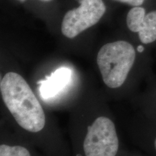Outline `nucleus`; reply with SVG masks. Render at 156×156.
Listing matches in <instances>:
<instances>
[{"label":"nucleus","mask_w":156,"mask_h":156,"mask_svg":"<svg viewBox=\"0 0 156 156\" xmlns=\"http://www.w3.org/2000/svg\"><path fill=\"white\" fill-rule=\"evenodd\" d=\"M3 102L21 128L37 133L46 125V115L30 85L22 75L14 72L6 73L0 83Z\"/></svg>","instance_id":"nucleus-1"},{"label":"nucleus","mask_w":156,"mask_h":156,"mask_svg":"<svg viewBox=\"0 0 156 156\" xmlns=\"http://www.w3.org/2000/svg\"><path fill=\"white\" fill-rule=\"evenodd\" d=\"M135 58V49L127 41H117L103 45L98 53L96 62L105 85L112 89L122 87Z\"/></svg>","instance_id":"nucleus-2"},{"label":"nucleus","mask_w":156,"mask_h":156,"mask_svg":"<svg viewBox=\"0 0 156 156\" xmlns=\"http://www.w3.org/2000/svg\"><path fill=\"white\" fill-rule=\"evenodd\" d=\"M119 146L116 126L110 118L98 116L87 126L83 141L85 156H116Z\"/></svg>","instance_id":"nucleus-3"},{"label":"nucleus","mask_w":156,"mask_h":156,"mask_svg":"<svg viewBox=\"0 0 156 156\" xmlns=\"http://www.w3.org/2000/svg\"><path fill=\"white\" fill-rule=\"evenodd\" d=\"M78 8L68 11L62 23V33L74 38L96 24L104 15L106 6L102 0H82Z\"/></svg>","instance_id":"nucleus-4"},{"label":"nucleus","mask_w":156,"mask_h":156,"mask_svg":"<svg viewBox=\"0 0 156 156\" xmlns=\"http://www.w3.org/2000/svg\"><path fill=\"white\" fill-rule=\"evenodd\" d=\"M126 25L134 33H138L142 44H151L156 41V10L145 14V9L134 7L128 12Z\"/></svg>","instance_id":"nucleus-5"},{"label":"nucleus","mask_w":156,"mask_h":156,"mask_svg":"<svg viewBox=\"0 0 156 156\" xmlns=\"http://www.w3.org/2000/svg\"><path fill=\"white\" fill-rule=\"evenodd\" d=\"M72 72L67 67L56 69L47 80L41 83L40 94L43 98L48 99L57 95L67 86L71 80Z\"/></svg>","instance_id":"nucleus-6"},{"label":"nucleus","mask_w":156,"mask_h":156,"mask_svg":"<svg viewBox=\"0 0 156 156\" xmlns=\"http://www.w3.org/2000/svg\"><path fill=\"white\" fill-rule=\"evenodd\" d=\"M0 156H31L30 152L20 145H9L2 144L0 145Z\"/></svg>","instance_id":"nucleus-7"},{"label":"nucleus","mask_w":156,"mask_h":156,"mask_svg":"<svg viewBox=\"0 0 156 156\" xmlns=\"http://www.w3.org/2000/svg\"><path fill=\"white\" fill-rule=\"evenodd\" d=\"M117 1L128 4V5L134 6V7H138V6L142 5L145 0H117Z\"/></svg>","instance_id":"nucleus-8"},{"label":"nucleus","mask_w":156,"mask_h":156,"mask_svg":"<svg viewBox=\"0 0 156 156\" xmlns=\"http://www.w3.org/2000/svg\"><path fill=\"white\" fill-rule=\"evenodd\" d=\"M137 50L139 52H142L143 51V47L142 46H139V47L137 48Z\"/></svg>","instance_id":"nucleus-9"},{"label":"nucleus","mask_w":156,"mask_h":156,"mask_svg":"<svg viewBox=\"0 0 156 156\" xmlns=\"http://www.w3.org/2000/svg\"><path fill=\"white\" fill-rule=\"evenodd\" d=\"M154 145H155V151H156V138L155 140V142H154Z\"/></svg>","instance_id":"nucleus-10"},{"label":"nucleus","mask_w":156,"mask_h":156,"mask_svg":"<svg viewBox=\"0 0 156 156\" xmlns=\"http://www.w3.org/2000/svg\"><path fill=\"white\" fill-rule=\"evenodd\" d=\"M19 1H20V2H24L25 0H19ZM44 1H51V0H44Z\"/></svg>","instance_id":"nucleus-11"}]
</instances>
